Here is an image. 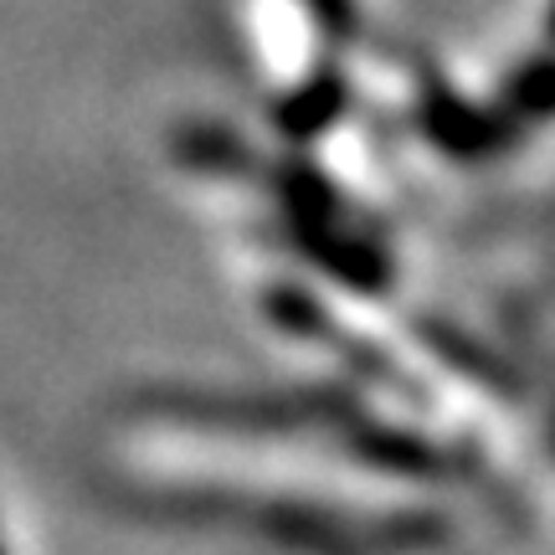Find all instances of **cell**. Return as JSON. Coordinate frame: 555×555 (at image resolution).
<instances>
[{
  "instance_id": "6da1fadb",
  "label": "cell",
  "mask_w": 555,
  "mask_h": 555,
  "mask_svg": "<svg viewBox=\"0 0 555 555\" xmlns=\"http://www.w3.org/2000/svg\"><path fill=\"white\" fill-rule=\"evenodd\" d=\"M0 555H11V551H5V540H0Z\"/></svg>"
}]
</instances>
